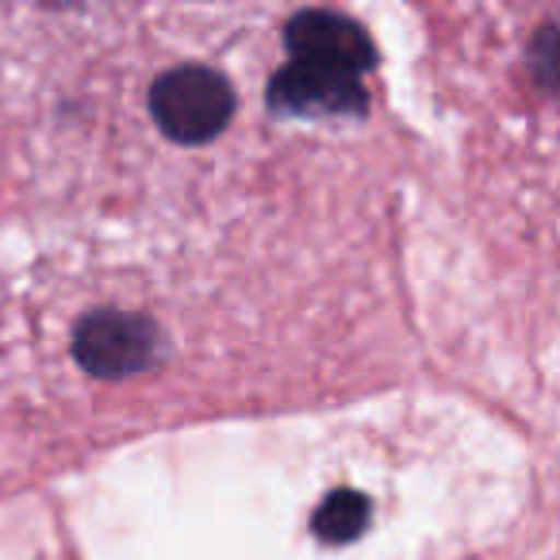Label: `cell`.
<instances>
[{
    "mask_svg": "<svg viewBox=\"0 0 560 560\" xmlns=\"http://www.w3.org/2000/svg\"><path fill=\"white\" fill-rule=\"evenodd\" d=\"M150 116L165 139L180 147H203L234 116V89L211 66H177L150 89Z\"/></svg>",
    "mask_w": 560,
    "mask_h": 560,
    "instance_id": "1",
    "label": "cell"
},
{
    "mask_svg": "<svg viewBox=\"0 0 560 560\" xmlns=\"http://www.w3.org/2000/svg\"><path fill=\"white\" fill-rule=\"evenodd\" d=\"M284 47L296 62L361 78L376 66V47L358 20L338 12H300L284 24Z\"/></svg>",
    "mask_w": 560,
    "mask_h": 560,
    "instance_id": "3",
    "label": "cell"
},
{
    "mask_svg": "<svg viewBox=\"0 0 560 560\" xmlns=\"http://www.w3.org/2000/svg\"><path fill=\"white\" fill-rule=\"evenodd\" d=\"M269 108L280 112V116L358 119L369 112V93L361 78L292 62L269 81Z\"/></svg>",
    "mask_w": 560,
    "mask_h": 560,
    "instance_id": "4",
    "label": "cell"
},
{
    "mask_svg": "<svg viewBox=\"0 0 560 560\" xmlns=\"http://www.w3.org/2000/svg\"><path fill=\"white\" fill-rule=\"evenodd\" d=\"M369 518H373L369 495H361V491H353V488H335L319 503V511L312 514V534L327 545H346L365 534Z\"/></svg>",
    "mask_w": 560,
    "mask_h": 560,
    "instance_id": "5",
    "label": "cell"
},
{
    "mask_svg": "<svg viewBox=\"0 0 560 560\" xmlns=\"http://www.w3.org/2000/svg\"><path fill=\"white\" fill-rule=\"evenodd\" d=\"M73 358L101 381H124L162 361V330L147 315L101 307L73 330Z\"/></svg>",
    "mask_w": 560,
    "mask_h": 560,
    "instance_id": "2",
    "label": "cell"
}]
</instances>
